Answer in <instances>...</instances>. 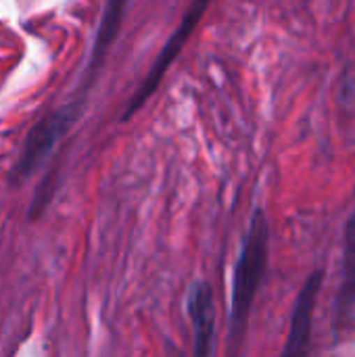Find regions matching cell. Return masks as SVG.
Returning <instances> with one entry per match:
<instances>
[{"label":"cell","instance_id":"obj_1","mask_svg":"<svg viewBox=\"0 0 355 357\" xmlns=\"http://www.w3.org/2000/svg\"><path fill=\"white\" fill-rule=\"evenodd\" d=\"M268 249H270V228L268 220L262 211H255L251 218L249 230L245 234L241 255L234 268L232 280V301H230V343L232 347H241L251 307L255 303L257 291L264 282L266 266H268Z\"/></svg>","mask_w":355,"mask_h":357},{"label":"cell","instance_id":"obj_2","mask_svg":"<svg viewBox=\"0 0 355 357\" xmlns=\"http://www.w3.org/2000/svg\"><path fill=\"white\" fill-rule=\"evenodd\" d=\"M207 4H209V0H195V2H192V6H190V10L186 13L184 21H182V23H180V27L172 33L169 42L163 46V50L159 52L157 61L153 63V67H151L149 75L144 77V82H142L140 90L134 94V98H132V102H130V107H128V111H126V117H130L136 109H140V107H142V102H144L153 92H155V88L159 86V82H161V77L165 75L167 67H169V65L174 63V59L180 54V50H182V46L186 44V40H188L190 31L195 29V25H197V23H199V19L203 17V13H205Z\"/></svg>","mask_w":355,"mask_h":357},{"label":"cell","instance_id":"obj_3","mask_svg":"<svg viewBox=\"0 0 355 357\" xmlns=\"http://www.w3.org/2000/svg\"><path fill=\"white\" fill-rule=\"evenodd\" d=\"M322 287V272H314L303 289L297 295L291 316V328L287 335V343L280 357H308L312 347V333H314V314L316 303Z\"/></svg>","mask_w":355,"mask_h":357},{"label":"cell","instance_id":"obj_4","mask_svg":"<svg viewBox=\"0 0 355 357\" xmlns=\"http://www.w3.org/2000/svg\"><path fill=\"white\" fill-rule=\"evenodd\" d=\"M71 107H65L52 115H48L46 119H42L31 134L27 136V142L23 146V153L17 161L15 167V176L19 178H27L50 153V149L54 146V142L63 136V132L67 130V126L71 123Z\"/></svg>","mask_w":355,"mask_h":357},{"label":"cell","instance_id":"obj_5","mask_svg":"<svg viewBox=\"0 0 355 357\" xmlns=\"http://www.w3.org/2000/svg\"><path fill=\"white\" fill-rule=\"evenodd\" d=\"M188 316L195 333V356H213V335H216V305L209 284L197 282L188 291L186 299Z\"/></svg>","mask_w":355,"mask_h":357},{"label":"cell","instance_id":"obj_6","mask_svg":"<svg viewBox=\"0 0 355 357\" xmlns=\"http://www.w3.org/2000/svg\"><path fill=\"white\" fill-rule=\"evenodd\" d=\"M339 314L347 316L355 307V207L345 224V245H343V282L337 301Z\"/></svg>","mask_w":355,"mask_h":357},{"label":"cell","instance_id":"obj_7","mask_svg":"<svg viewBox=\"0 0 355 357\" xmlns=\"http://www.w3.org/2000/svg\"><path fill=\"white\" fill-rule=\"evenodd\" d=\"M128 2L130 0H107V6L103 10V21H100L98 33H96L94 50H92L90 69H96V61L105 54V50L113 42V38H115V33L119 29V23H121V17H123V10H126Z\"/></svg>","mask_w":355,"mask_h":357}]
</instances>
